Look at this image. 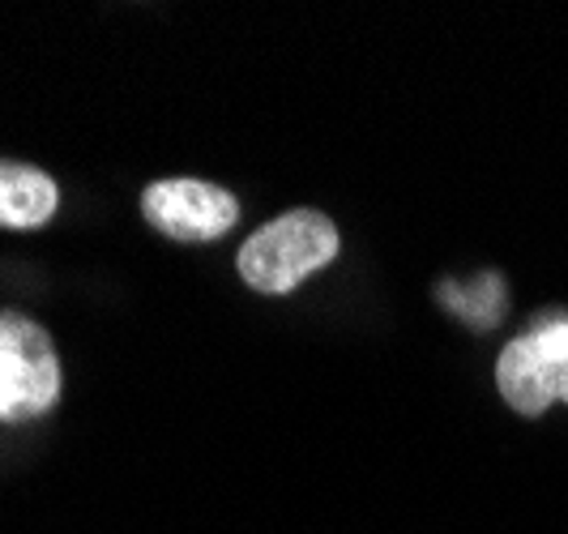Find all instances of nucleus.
I'll use <instances>...</instances> for the list:
<instances>
[{
	"instance_id": "f257e3e1",
	"label": "nucleus",
	"mask_w": 568,
	"mask_h": 534,
	"mask_svg": "<svg viewBox=\"0 0 568 534\" xmlns=\"http://www.w3.org/2000/svg\"><path fill=\"white\" fill-rule=\"evenodd\" d=\"M338 256V226L321 210H291L253 231L240 249V274L265 295H286Z\"/></svg>"
},
{
	"instance_id": "f03ea898",
	"label": "nucleus",
	"mask_w": 568,
	"mask_h": 534,
	"mask_svg": "<svg viewBox=\"0 0 568 534\" xmlns=\"http://www.w3.org/2000/svg\"><path fill=\"white\" fill-rule=\"evenodd\" d=\"M57 397L60 364L52 337L22 312H0V423L39 420Z\"/></svg>"
},
{
	"instance_id": "7ed1b4c3",
	"label": "nucleus",
	"mask_w": 568,
	"mask_h": 534,
	"mask_svg": "<svg viewBox=\"0 0 568 534\" xmlns=\"http://www.w3.org/2000/svg\"><path fill=\"white\" fill-rule=\"evenodd\" d=\"M496 385L513 411L542 415L568 402V316H551L513 337L496 364Z\"/></svg>"
},
{
	"instance_id": "20e7f679",
	"label": "nucleus",
	"mask_w": 568,
	"mask_h": 534,
	"mask_svg": "<svg viewBox=\"0 0 568 534\" xmlns=\"http://www.w3.org/2000/svg\"><path fill=\"white\" fill-rule=\"evenodd\" d=\"M142 214L171 240L201 244L227 235L240 219V201L205 180H154L142 193Z\"/></svg>"
},
{
	"instance_id": "39448f33",
	"label": "nucleus",
	"mask_w": 568,
	"mask_h": 534,
	"mask_svg": "<svg viewBox=\"0 0 568 534\" xmlns=\"http://www.w3.org/2000/svg\"><path fill=\"white\" fill-rule=\"evenodd\" d=\"M57 184L52 175L27 163H4L0 159V226L34 231L57 214Z\"/></svg>"
}]
</instances>
